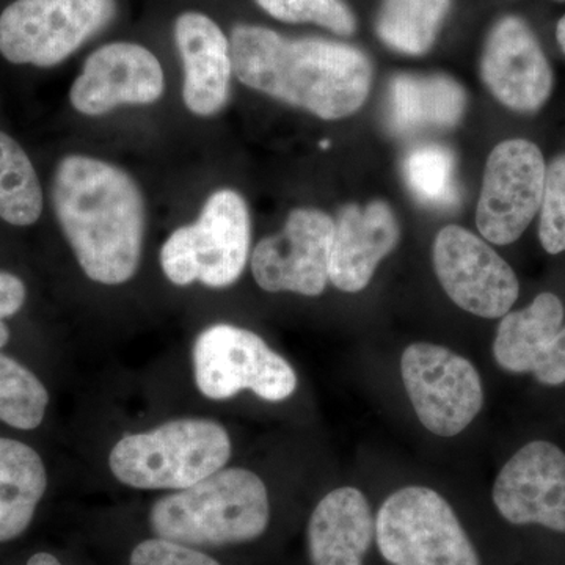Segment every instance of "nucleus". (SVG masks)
<instances>
[{"mask_svg":"<svg viewBox=\"0 0 565 565\" xmlns=\"http://www.w3.org/2000/svg\"><path fill=\"white\" fill-rule=\"evenodd\" d=\"M52 203L90 280L109 286L131 280L147 228L145 199L131 174L90 156H66L55 169Z\"/></svg>","mask_w":565,"mask_h":565,"instance_id":"f257e3e1","label":"nucleus"},{"mask_svg":"<svg viewBox=\"0 0 565 565\" xmlns=\"http://www.w3.org/2000/svg\"><path fill=\"white\" fill-rule=\"evenodd\" d=\"M233 71L253 90L315 114L341 120L366 102L373 82L370 58L334 41L286 40L270 29H233Z\"/></svg>","mask_w":565,"mask_h":565,"instance_id":"f03ea898","label":"nucleus"},{"mask_svg":"<svg viewBox=\"0 0 565 565\" xmlns=\"http://www.w3.org/2000/svg\"><path fill=\"white\" fill-rule=\"evenodd\" d=\"M269 520L266 484L245 468H222L167 494L150 511L152 533L193 548L255 541L266 533Z\"/></svg>","mask_w":565,"mask_h":565,"instance_id":"7ed1b4c3","label":"nucleus"},{"mask_svg":"<svg viewBox=\"0 0 565 565\" xmlns=\"http://www.w3.org/2000/svg\"><path fill=\"white\" fill-rule=\"evenodd\" d=\"M232 457L225 427L211 419L184 418L154 430L126 435L111 449V473L140 490H184L222 470Z\"/></svg>","mask_w":565,"mask_h":565,"instance_id":"20e7f679","label":"nucleus"},{"mask_svg":"<svg viewBox=\"0 0 565 565\" xmlns=\"http://www.w3.org/2000/svg\"><path fill=\"white\" fill-rule=\"evenodd\" d=\"M375 539L392 565H481L455 509L427 487H405L386 498Z\"/></svg>","mask_w":565,"mask_h":565,"instance_id":"39448f33","label":"nucleus"},{"mask_svg":"<svg viewBox=\"0 0 565 565\" xmlns=\"http://www.w3.org/2000/svg\"><path fill=\"white\" fill-rule=\"evenodd\" d=\"M196 386L214 401L253 392L269 403L292 396L297 374L258 334L243 327L215 323L196 338L192 351Z\"/></svg>","mask_w":565,"mask_h":565,"instance_id":"423d86ee","label":"nucleus"},{"mask_svg":"<svg viewBox=\"0 0 565 565\" xmlns=\"http://www.w3.org/2000/svg\"><path fill=\"white\" fill-rule=\"evenodd\" d=\"M115 0H14L0 14V54L14 65L52 68L102 32Z\"/></svg>","mask_w":565,"mask_h":565,"instance_id":"0eeeda50","label":"nucleus"},{"mask_svg":"<svg viewBox=\"0 0 565 565\" xmlns=\"http://www.w3.org/2000/svg\"><path fill=\"white\" fill-rule=\"evenodd\" d=\"M401 374L419 422L438 437L462 433L484 404L473 364L444 345H408L401 356Z\"/></svg>","mask_w":565,"mask_h":565,"instance_id":"6e6552de","label":"nucleus"},{"mask_svg":"<svg viewBox=\"0 0 565 565\" xmlns=\"http://www.w3.org/2000/svg\"><path fill=\"white\" fill-rule=\"evenodd\" d=\"M546 163L537 145L525 139L501 141L487 159L476 210L479 233L489 243H515L541 210Z\"/></svg>","mask_w":565,"mask_h":565,"instance_id":"1a4fd4ad","label":"nucleus"},{"mask_svg":"<svg viewBox=\"0 0 565 565\" xmlns=\"http://www.w3.org/2000/svg\"><path fill=\"white\" fill-rule=\"evenodd\" d=\"M434 267L449 299L479 318H503L519 297L512 267L486 241L462 226H445L435 237Z\"/></svg>","mask_w":565,"mask_h":565,"instance_id":"9d476101","label":"nucleus"},{"mask_svg":"<svg viewBox=\"0 0 565 565\" xmlns=\"http://www.w3.org/2000/svg\"><path fill=\"white\" fill-rule=\"evenodd\" d=\"M334 222L326 212L299 207L281 233L266 237L252 255V273L267 292L321 296L329 281Z\"/></svg>","mask_w":565,"mask_h":565,"instance_id":"9b49d317","label":"nucleus"},{"mask_svg":"<svg viewBox=\"0 0 565 565\" xmlns=\"http://www.w3.org/2000/svg\"><path fill=\"white\" fill-rule=\"evenodd\" d=\"M492 497L512 525L565 534V452L545 440L523 446L501 468Z\"/></svg>","mask_w":565,"mask_h":565,"instance_id":"f8f14e48","label":"nucleus"},{"mask_svg":"<svg viewBox=\"0 0 565 565\" xmlns=\"http://www.w3.org/2000/svg\"><path fill=\"white\" fill-rule=\"evenodd\" d=\"M166 92L158 57L136 43H110L93 52L73 87L70 103L79 114L99 117L120 106H148Z\"/></svg>","mask_w":565,"mask_h":565,"instance_id":"ddd939ff","label":"nucleus"},{"mask_svg":"<svg viewBox=\"0 0 565 565\" xmlns=\"http://www.w3.org/2000/svg\"><path fill=\"white\" fill-rule=\"evenodd\" d=\"M481 74L494 98L509 109L531 114L553 92V71L525 21L505 17L487 36Z\"/></svg>","mask_w":565,"mask_h":565,"instance_id":"4468645a","label":"nucleus"},{"mask_svg":"<svg viewBox=\"0 0 565 565\" xmlns=\"http://www.w3.org/2000/svg\"><path fill=\"white\" fill-rule=\"evenodd\" d=\"M188 226L196 281L228 288L239 280L250 255L252 225L247 203L232 189L212 193L199 221Z\"/></svg>","mask_w":565,"mask_h":565,"instance_id":"2eb2a0df","label":"nucleus"},{"mask_svg":"<svg viewBox=\"0 0 565 565\" xmlns=\"http://www.w3.org/2000/svg\"><path fill=\"white\" fill-rule=\"evenodd\" d=\"M399 236V223L385 202L348 204L334 221L329 280L343 292L363 291Z\"/></svg>","mask_w":565,"mask_h":565,"instance_id":"dca6fc26","label":"nucleus"},{"mask_svg":"<svg viewBox=\"0 0 565 565\" xmlns=\"http://www.w3.org/2000/svg\"><path fill=\"white\" fill-rule=\"evenodd\" d=\"M174 41L184 66L182 98L196 117H212L225 107L232 88V46L206 14L188 11L174 22Z\"/></svg>","mask_w":565,"mask_h":565,"instance_id":"f3484780","label":"nucleus"},{"mask_svg":"<svg viewBox=\"0 0 565 565\" xmlns=\"http://www.w3.org/2000/svg\"><path fill=\"white\" fill-rule=\"evenodd\" d=\"M375 537L370 501L359 489L341 487L319 501L308 523L313 565H363Z\"/></svg>","mask_w":565,"mask_h":565,"instance_id":"a211bd4d","label":"nucleus"},{"mask_svg":"<svg viewBox=\"0 0 565 565\" xmlns=\"http://www.w3.org/2000/svg\"><path fill=\"white\" fill-rule=\"evenodd\" d=\"M467 98L455 79L441 74H401L390 85L388 117L393 131L416 134L452 128L462 118Z\"/></svg>","mask_w":565,"mask_h":565,"instance_id":"6ab92c4d","label":"nucleus"},{"mask_svg":"<svg viewBox=\"0 0 565 565\" xmlns=\"http://www.w3.org/2000/svg\"><path fill=\"white\" fill-rule=\"evenodd\" d=\"M564 305L555 294H539L530 307L503 316L493 343L497 363L509 373H533L563 329Z\"/></svg>","mask_w":565,"mask_h":565,"instance_id":"aec40b11","label":"nucleus"},{"mask_svg":"<svg viewBox=\"0 0 565 565\" xmlns=\"http://www.w3.org/2000/svg\"><path fill=\"white\" fill-rule=\"evenodd\" d=\"M46 489V468L39 452L0 437V544L25 533Z\"/></svg>","mask_w":565,"mask_h":565,"instance_id":"412c9836","label":"nucleus"},{"mask_svg":"<svg viewBox=\"0 0 565 565\" xmlns=\"http://www.w3.org/2000/svg\"><path fill=\"white\" fill-rule=\"evenodd\" d=\"M451 0H384L377 14L379 36L403 54H426L434 46Z\"/></svg>","mask_w":565,"mask_h":565,"instance_id":"4be33fe9","label":"nucleus"},{"mask_svg":"<svg viewBox=\"0 0 565 565\" xmlns=\"http://www.w3.org/2000/svg\"><path fill=\"white\" fill-rule=\"evenodd\" d=\"M43 189L28 152L0 131V218L13 226H31L43 212Z\"/></svg>","mask_w":565,"mask_h":565,"instance_id":"5701e85b","label":"nucleus"},{"mask_svg":"<svg viewBox=\"0 0 565 565\" xmlns=\"http://www.w3.org/2000/svg\"><path fill=\"white\" fill-rule=\"evenodd\" d=\"M403 172L408 189L427 206H452L459 200L456 159L440 145H424L405 156Z\"/></svg>","mask_w":565,"mask_h":565,"instance_id":"b1692460","label":"nucleus"},{"mask_svg":"<svg viewBox=\"0 0 565 565\" xmlns=\"http://www.w3.org/2000/svg\"><path fill=\"white\" fill-rule=\"evenodd\" d=\"M50 394L39 377L17 360L0 353V422L32 430L43 423Z\"/></svg>","mask_w":565,"mask_h":565,"instance_id":"393cba45","label":"nucleus"},{"mask_svg":"<svg viewBox=\"0 0 565 565\" xmlns=\"http://www.w3.org/2000/svg\"><path fill=\"white\" fill-rule=\"evenodd\" d=\"M264 11L282 22L322 25L340 35L355 32V18L343 0H256Z\"/></svg>","mask_w":565,"mask_h":565,"instance_id":"a878e982","label":"nucleus"},{"mask_svg":"<svg viewBox=\"0 0 565 565\" xmlns=\"http://www.w3.org/2000/svg\"><path fill=\"white\" fill-rule=\"evenodd\" d=\"M539 239L550 255L565 252V154L557 156L546 167L542 195Z\"/></svg>","mask_w":565,"mask_h":565,"instance_id":"bb28decb","label":"nucleus"},{"mask_svg":"<svg viewBox=\"0 0 565 565\" xmlns=\"http://www.w3.org/2000/svg\"><path fill=\"white\" fill-rule=\"evenodd\" d=\"M129 565H221L199 548L156 537L134 548Z\"/></svg>","mask_w":565,"mask_h":565,"instance_id":"cd10ccee","label":"nucleus"},{"mask_svg":"<svg viewBox=\"0 0 565 565\" xmlns=\"http://www.w3.org/2000/svg\"><path fill=\"white\" fill-rule=\"evenodd\" d=\"M25 296H28V291H25V285L21 278L0 270V349L10 340V330L6 319L21 310L25 302Z\"/></svg>","mask_w":565,"mask_h":565,"instance_id":"c85d7f7f","label":"nucleus"},{"mask_svg":"<svg viewBox=\"0 0 565 565\" xmlns=\"http://www.w3.org/2000/svg\"><path fill=\"white\" fill-rule=\"evenodd\" d=\"M533 374L544 385L565 384V327L559 330L553 343L535 364Z\"/></svg>","mask_w":565,"mask_h":565,"instance_id":"c756f323","label":"nucleus"},{"mask_svg":"<svg viewBox=\"0 0 565 565\" xmlns=\"http://www.w3.org/2000/svg\"><path fill=\"white\" fill-rule=\"evenodd\" d=\"M28 565H63L61 561L57 559L51 553H36L33 555L31 559L28 561Z\"/></svg>","mask_w":565,"mask_h":565,"instance_id":"7c9ffc66","label":"nucleus"},{"mask_svg":"<svg viewBox=\"0 0 565 565\" xmlns=\"http://www.w3.org/2000/svg\"><path fill=\"white\" fill-rule=\"evenodd\" d=\"M556 39L561 50L565 52V17L561 18V21L557 22Z\"/></svg>","mask_w":565,"mask_h":565,"instance_id":"2f4dec72","label":"nucleus"},{"mask_svg":"<svg viewBox=\"0 0 565 565\" xmlns=\"http://www.w3.org/2000/svg\"><path fill=\"white\" fill-rule=\"evenodd\" d=\"M329 147H330V141L329 140L321 141V148H323V150H326V148H329Z\"/></svg>","mask_w":565,"mask_h":565,"instance_id":"473e14b6","label":"nucleus"}]
</instances>
